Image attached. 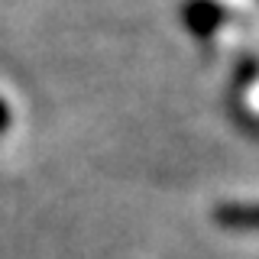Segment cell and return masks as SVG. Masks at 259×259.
<instances>
[{
  "label": "cell",
  "instance_id": "1",
  "mask_svg": "<svg viewBox=\"0 0 259 259\" xmlns=\"http://www.w3.org/2000/svg\"><path fill=\"white\" fill-rule=\"evenodd\" d=\"M182 16H185V26L201 39L210 36V32L224 23V10L214 4V0H191V4H185Z\"/></svg>",
  "mask_w": 259,
  "mask_h": 259
},
{
  "label": "cell",
  "instance_id": "2",
  "mask_svg": "<svg viewBox=\"0 0 259 259\" xmlns=\"http://www.w3.org/2000/svg\"><path fill=\"white\" fill-rule=\"evenodd\" d=\"M214 217L224 227H259V204H221Z\"/></svg>",
  "mask_w": 259,
  "mask_h": 259
},
{
  "label": "cell",
  "instance_id": "3",
  "mask_svg": "<svg viewBox=\"0 0 259 259\" xmlns=\"http://www.w3.org/2000/svg\"><path fill=\"white\" fill-rule=\"evenodd\" d=\"M7 126H10V110H7L4 97H0V133H7Z\"/></svg>",
  "mask_w": 259,
  "mask_h": 259
}]
</instances>
